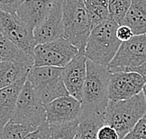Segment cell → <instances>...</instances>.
Masks as SVG:
<instances>
[{
  "label": "cell",
  "instance_id": "cell-1",
  "mask_svg": "<svg viewBox=\"0 0 146 139\" xmlns=\"http://www.w3.org/2000/svg\"><path fill=\"white\" fill-rule=\"evenodd\" d=\"M112 72L108 66L98 65L88 59L87 78L82 95V116L103 115L109 103V84Z\"/></svg>",
  "mask_w": 146,
  "mask_h": 139
},
{
  "label": "cell",
  "instance_id": "cell-2",
  "mask_svg": "<svg viewBox=\"0 0 146 139\" xmlns=\"http://www.w3.org/2000/svg\"><path fill=\"white\" fill-rule=\"evenodd\" d=\"M146 114V99L143 92L123 101H109L103 122L117 131L123 139Z\"/></svg>",
  "mask_w": 146,
  "mask_h": 139
},
{
  "label": "cell",
  "instance_id": "cell-3",
  "mask_svg": "<svg viewBox=\"0 0 146 139\" xmlns=\"http://www.w3.org/2000/svg\"><path fill=\"white\" fill-rule=\"evenodd\" d=\"M119 23L110 18L91 30L85 49V55L88 60L109 66L122 44L116 35Z\"/></svg>",
  "mask_w": 146,
  "mask_h": 139
},
{
  "label": "cell",
  "instance_id": "cell-4",
  "mask_svg": "<svg viewBox=\"0 0 146 139\" xmlns=\"http://www.w3.org/2000/svg\"><path fill=\"white\" fill-rule=\"evenodd\" d=\"M64 38L85 53L92 26L84 0H62Z\"/></svg>",
  "mask_w": 146,
  "mask_h": 139
},
{
  "label": "cell",
  "instance_id": "cell-5",
  "mask_svg": "<svg viewBox=\"0 0 146 139\" xmlns=\"http://www.w3.org/2000/svg\"><path fill=\"white\" fill-rule=\"evenodd\" d=\"M35 92L44 105L69 95L63 82L62 68L53 66L33 67L28 74Z\"/></svg>",
  "mask_w": 146,
  "mask_h": 139
},
{
  "label": "cell",
  "instance_id": "cell-6",
  "mask_svg": "<svg viewBox=\"0 0 146 139\" xmlns=\"http://www.w3.org/2000/svg\"><path fill=\"white\" fill-rule=\"evenodd\" d=\"M11 122L30 127L35 131L39 129L47 122L45 106L28 80L18 99L15 113Z\"/></svg>",
  "mask_w": 146,
  "mask_h": 139
},
{
  "label": "cell",
  "instance_id": "cell-7",
  "mask_svg": "<svg viewBox=\"0 0 146 139\" xmlns=\"http://www.w3.org/2000/svg\"><path fill=\"white\" fill-rule=\"evenodd\" d=\"M79 52L78 49L64 37L38 44L34 52V67L53 66L63 68Z\"/></svg>",
  "mask_w": 146,
  "mask_h": 139
},
{
  "label": "cell",
  "instance_id": "cell-8",
  "mask_svg": "<svg viewBox=\"0 0 146 139\" xmlns=\"http://www.w3.org/2000/svg\"><path fill=\"white\" fill-rule=\"evenodd\" d=\"M0 33L25 53L34 57L35 49L36 47L34 31L31 30L16 13L0 10Z\"/></svg>",
  "mask_w": 146,
  "mask_h": 139
},
{
  "label": "cell",
  "instance_id": "cell-9",
  "mask_svg": "<svg viewBox=\"0 0 146 139\" xmlns=\"http://www.w3.org/2000/svg\"><path fill=\"white\" fill-rule=\"evenodd\" d=\"M146 63V34L137 35L123 42L115 58L109 65L112 73L130 71Z\"/></svg>",
  "mask_w": 146,
  "mask_h": 139
},
{
  "label": "cell",
  "instance_id": "cell-10",
  "mask_svg": "<svg viewBox=\"0 0 146 139\" xmlns=\"http://www.w3.org/2000/svg\"><path fill=\"white\" fill-rule=\"evenodd\" d=\"M146 83L145 78L134 71L112 73L109 84V100L123 101L140 94Z\"/></svg>",
  "mask_w": 146,
  "mask_h": 139
},
{
  "label": "cell",
  "instance_id": "cell-11",
  "mask_svg": "<svg viewBox=\"0 0 146 139\" xmlns=\"http://www.w3.org/2000/svg\"><path fill=\"white\" fill-rule=\"evenodd\" d=\"M44 106L47 112V122L49 125L76 122L82 117L81 102L71 95L57 98Z\"/></svg>",
  "mask_w": 146,
  "mask_h": 139
},
{
  "label": "cell",
  "instance_id": "cell-12",
  "mask_svg": "<svg viewBox=\"0 0 146 139\" xmlns=\"http://www.w3.org/2000/svg\"><path fill=\"white\" fill-rule=\"evenodd\" d=\"M87 61L85 53L79 52L65 67L62 68L63 82L69 95L81 102L83 89L87 78Z\"/></svg>",
  "mask_w": 146,
  "mask_h": 139
},
{
  "label": "cell",
  "instance_id": "cell-13",
  "mask_svg": "<svg viewBox=\"0 0 146 139\" xmlns=\"http://www.w3.org/2000/svg\"><path fill=\"white\" fill-rule=\"evenodd\" d=\"M34 35L36 45L64 37L62 0H56L47 19L34 30Z\"/></svg>",
  "mask_w": 146,
  "mask_h": 139
},
{
  "label": "cell",
  "instance_id": "cell-14",
  "mask_svg": "<svg viewBox=\"0 0 146 139\" xmlns=\"http://www.w3.org/2000/svg\"><path fill=\"white\" fill-rule=\"evenodd\" d=\"M56 0H25L16 14L31 30L43 23L54 6Z\"/></svg>",
  "mask_w": 146,
  "mask_h": 139
},
{
  "label": "cell",
  "instance_id": "cell-15",
  "mask_svg": "<svg viewBox=\"0 0 146 139\" xmlns=\"http://www.w3.org/2000/svg\"><path fill=\"white\" fill-rule=\"evenodd\" d=\"M27 78H23L10 86L0 90V129L12 120L18 99L23 91Z\"/></svg>",
  "mask_w": 146,
  "mask_h": 139
},
{
  "label": "cell",
  "instance_id": "cell-16",
  "mask_svg": "<svg viewBox=\"0 0 146 139\" xmlns=\"http://www.w3.org/2000/svg\"><path fill=\"white\" fill-rule=\"evenodd\" d=\"M120 25H127L135 35L146 34V1L132 0L131 6Z\"/></svg>",
  "mask_w": 146,
  "mask_h": 139
},
{
  "label": "cell",
  "instance_id": "cell-17",
  "mask_svg": "<svg viewBox=\"0 0 146 139\" xmlns=\"http://www.w3.org/2000/svg\"><path fill=\"white\" fill-rule=\"evenodd\" d=\"M0 62H9L34 67L35 58L0 33Z\"/></svg>",
  "mask_w": 146,
  "mask_h": 139
},
{
  "label": "cell",
  "instance_id": "cell-18",
  "mask_svg": "<svg viewBox=\"0 0 146 139\" xmlns=\"http://www.w3.org/2000/svg\"><path fill=\"white\" fill-rule=\"evenodd\" d=\"M32 68L33 67L21 63L0 62V90L27 78Z\"/></svg>",
  "mask_w": 146,
  "mask_h": 139
},
{
  "label": "cell",
  "instance_id": "cell-19",
  "mask_svg": "<svg viewBox=\"0 0 146 139\" xmlns=\"http://www.w3.org/2000/svg\"><path fill=\"white\" fill-rule=\"evenodd\" d=\"M103 125V115L101 114L82 116L78 126V135L81 139H98L99 130Z\"/></svg>",
  "mask_w": 146,
  "mask_h": 139
},
{
  "label": "cell",
  "instance_id": "cell-20",
  "mask_svg": "<svg viewBox=\"0 0 146 139\" xmlns=\"http://www.w3.org/2000/svg\"><path fill=\"white\" fill-rule=\"evenodd\" d=\"M90 16L92 29L105 21L109 20V0H84Z\"/></svg>",
  "mask_w": 146,
  "mask_h": 139
},
{
  "label": "cell",
  "instance_id": "cell-21",
  "mask_svg": "<svg viewBox=\"0 0 146 139\" xmlns=\"http://www.w3.org/2000/svg\"><path fill=\"white\" fill-rule=\"evenodd\" d=\"M34 131L30 127L10 120L0 129V139H24V137Z\"/></svg>",
  "mask_w": 146,
  "mask_h": 139
},
{
  "label": "cell",
  "instance_id": "cell-22",
  "mask_svg": "<svg viewBox=\"0 0 146 139\" xmlns=\"http://www.w3.org/2000/svg\"><path fill=\"white\" fill-rule=\"evenodd\" d=\"M80 120L60 125H49L51 139H74L78 134Z\"/></svg>",
  "mask_w": 146,
  "mask_h": 139
},
{
  "label": "cell",
  "instance_id": "cell-23",
  "mask_svg": "<svg viewBox=\"0 0 146 139\" xmlns=\"http://www.w3.org/2000/svg\"><path fill=\"white\" fill-rule=\"evenodd\" d=\"M132 0H109L110 16L116 23H122L131 6Z\"/></svg>",
  "mask_w": 146,
  "mask_h": 139
},
{
  "label": "cell",
  "instance_id": "cell-24",
  "mask_svg": "<svg viewBox=\"0 0 146 139\" xmlns=\"http://www.w3.org/2000/svg\"><path fill=\"white\" fill-rule=\"evenodd\" d=\"M123 139H146V114Z\"/></svg>",
  "mask_w": 146,
  "mask_h": 139
},
{
  "label": "cell",
  "instance_id": "cell-25",
  "mask_svg": "<svg viewBox=\"0 0 146 139\" xmlns=\"http://www.w3.org/2000/svg\"><path fill=\"white\" fill-rule=\"evenodd\" d=\"M25 0H0V10L9 13H16Z\"/></svg>",
  "mask_w": 146,
  "mask_h": 139
},
{
  "label": "cell",
  "instance_id": "cell-26",
  "mask_svg": "<svg viewBox=\"0 0 146 139\" xmlns=\"http://www.w3.org/2000/svg\"><path fill=\"white\" fill-rule=\"evenodd\" d=\"M98 139H120V137L115 128L104 124L99 130Z\"/></svg>",
  "mask_w": 146,
  "mask_h": 139
},
{
  "label": "cell",
  "instance_id": "cell-27",
  "mask_svg": "<svg viewBox=\"0 0 146 139\" xmlns=\"http://www.w3.org/2000/svg\"><path fill=\"white\" fill-rule=\"evenodd\" d=\"M116 35L119 40L123 43V42H127V41L130 40L135 35L133 33V31L131 30V28H129V26L119 25L118 29H117V32H116Z\"/></svg>",
  "mask_w": 146,
  "mask_h": 139
},
{
  "label": "cell",
  "instance_id": "cell-28",
  "mask_svg": "<svg viewBox=\"0 0 146 139\" xmlns=\"http://www.w3.org/2000/svg\"><path fill=\"white\" fill-rule=\"evenodd\" d=\"M40 139H51V132L49 124L46 122L40 128Z\"/></svg>",
  "mask_w": 146,
  "mask_h": 139
},
{
  "label": "cell",
  "instance_id": "cell-29",
  "mask_svg": "<svg viewBox=\"0 0 146 139\" xmlns=\"http://www.w3.org/2000/svg\"><path fill=\"white\" fill-rule=\"evenodd\" d=\"M130 71H134V72H137L139 74H141V76L145 78V80H146V63H143L142 65L139 66V67H136V68H134V69L130 70Z\"/></svg>",
  "mask_w": 146,
  "mask_h": 139
},
{
  "label": "cell",
  "instance_id": "cell-30",
  "mask_svg": "<svg viewBox=\"0 0 146 139\" xmlns=\"http://www.w3.org/2000/svg\"><path fill=\"white\" fill-rule=\"evenodd\" d=\"M24 139H40V129H37L34 132H32Z\"/></svg>",
  "mask_w": 146,
  "mask_h": 139
},
{
  "label": "cell",
  "instance_id": "cell-31",
  "mask_svg": "<svg viewBox=\"0 0 146 139\" xmlns=\"http://www.w3.org/2000/svg\"><path fill=\"white\" fill-rule=\"evenodd\" d=\"M142 92H143V94L145 96V99H146V83H145L144 87H143V91H142Z\"/></svg>",
  "mask_w": 146,
  "mask_h": 139
},
{
  "label": "cell",
  "instance_id": "cell-32",
  "mask_svg": "<svg viewBox=\"0 0 146 139\" xmlns=\"http://www.w3.org/2000/svg\"><path fill=\"white\" fill-rule=\"evenodd\" d=\"M74 139H81V138H80V136H79V135H78V134H77V135H76V138H74Z\"/></svg>",
  "mask_w": 146,
  "mask_h": 139
},
{
  "label": "cell",
  "instance_id": "cell-33",
  "mask_svg": "<svg viewBox=\"0 0 146 139\" xmlns=\"http://www.w3.org/2000/svg\"><path fill=\"white\" fill-rule=\"evenodd\" d=\"M145 1H146V0H145Z\"/></svg>",
  "mask_w": 146,
  "mask_h": 139
}]
</instances>
